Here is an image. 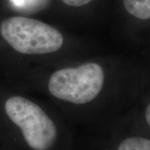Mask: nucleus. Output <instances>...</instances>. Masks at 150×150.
<instances>
[{
	"instance_id": "5",
	"label": "nucleus",
	"mask_w": 150,
	"mask_h": 150,
	"mask_svg": "<svg viewBox=\"0 0 150 150\" xmlns=\"http://www.w3.org/2000/svg\"><path fill=\"white\" fill-rule=\"evenodd\" d=\"M50 0H10L12 7L17 11L33 13L44 9Z\"/></svg>"
},
{
	"instance_id": "3",
	"label": "nucleus",
	"mask_w": 150,
	"mask_h": 150,
	"mask_svg": "<svg viewBox=\"0 0 150 150\" xmlns=\"http://www.w3.org/2000/svg\"><path fill=\"white\" fill-rule=\"evenodd\" d=\"M5 111L33 150H49L53 147L57 138L56 126L38 105L25 98L13 96L6 101Z\"/></svg>"
},
{
	"instance_id": "7",
	"label": "nucleus",
	"mask_w": 150,
	"mask_h": 150,
	"mask_svg": "<svg viewBox=\"0 0 150 150\" xmlns=\"http://www.w3.org/2000/svg\"><path fill=\"white\" fill-rule=\"evenodd\" d=\"M64 4L71 7H81L89 4L93 0H61Z\"/></svg>"
},
{
	"instance_id": "2",
	"label": "nucleus",
	"mask_w": 150,
	"mask_h": 150,
	"mask_svg": "<svg viewBox=\"0 0 150 150\" xmlns=\"http://www.w3.org/2000/svg\"><path fill=\"white\" fill-rule=\"evenodd\" d=\"M103 83L102 67L96 63H87L57 70L51 75L48 86L55 98L75 104H84L99 94Z\"/></svg>"
},
{
	"instance_id": "8",
	"label": "nucleus",
	"mask_w": 150,
	"mask_h": 150,
	"mask_svg": "<svg viewBox=\"0 0 150 150\" xmlns=\"http://www.w3.org/2000/svg\"><path fill=\"white\" fill-rule=\"evenodd\" d=\"M145 118H146V121L148 124L150 126V103L149 104V106L146 109V112H145Z\"/></svg>"
},
{
	"instance_id": "6",
	"label": "nucleus",
	"mask_w": 150,
	"mask_h": 150,
	"mask_svg": "<svg viewBox=\"0 0 150 150\" xmlns=\"http://www.w3.org/2000/svg\"><path fill=\"white\" fill-rule=\"evenodd\" d=\"M118 150H150V140L141 137H132L123 140Z\"/></svg>"
},
{
	"instance_id": "1",
	"label": "nucleus",
	"mask_w": 150,
	"mask_h": 150,
	"mask_svg": "<svg viewBox=\"0 0 150 150\" xmlns=\"http://www.w3.org/2000/svg\"><path fill=\"white\" fill-rule=\"evenodd\" d=\"M0 33L12 48L23 54H51L64 44L63 35L57 28L30 18H8L2 22Z\"/></svg>"
},
{
	"instance_id": "4",
	"label": "nucleus",
	"mask_w": 150,
	"mask_h": 150,
	"mask_svg": "<svg viewBox=\"0 0 150 150\" xmlns=\"http://www.w3.org/2000/svg\"><path fill=\"white\" fill-rule=\"evenodd\" d=\"M123 5L131 15L137 18H150V0H123Z\"/></svg>"
}]
</instances>
